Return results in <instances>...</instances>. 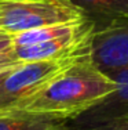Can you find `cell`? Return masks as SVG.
<instances>
[{
	"label": "cell",
	"mask_w": 128,
	"mask_h": 130,
	"mask_svg": "<svg viewBox=\"0 0 128 130\" xmlns=\"http://www.w3.org/2000/svg\"><path fill=\"white\" fill-rule=\"evenodd\" d=\"M15 68H17V67H15ZM11 71H13V69H11ZM7 73H8V72H6V73H0V80H2L3 78H4V76L7 75Z\"/></svg>",
	"instance_id": "obj_13"
},
{
	"label": "cell",
	"mask_w": 128,
	"mask_h": 130,
	"mask_svg": "<svg viewBox=\"0 0 128 130\" xmlns=\"http://www.w3.org/2000/svg\"><path fill=\"white\" fill-rule=\"evenodd\" d=\"M83 18L70 0H0V29L13 35Z\"/></svg>",
	"instance_id": "obj_2"
},
{
	"label": "cell",
	"mask_w": 128,
	"mask_h": 130,
	"mask_svg": "<svg viewBox=\"0 0 128 130\" xmlns=\"http://www.w3.org/2000/svg\"><path fill=\"white\" fill-rule=\"evenodd\" d=\"M68 120L57 116L28 111L0 112V130H59Z\"/></svg>",
	"instance_id": "obj_7"
},
{
	"label": "cell",
	"mask_w": 128,
	"mask_h": 130,
	"mask_svg": "<svg viewBox=\"0 0 128 130\" xmlns=\"http://www.w3.org/2000/svg\"><path fill=\"white\" fill-rule=\"evenodd\" d=\"M59 130H77V129H73V127H69L68 125H65V126H63V127H61Z\"/></svg>",
	"instance_id": "obj_12"
},
{
	"label": "cell",
	"mask_w": 128,
	"mask_h": 130,
	"mask_svg": "<svg viewBox=\"0 0 128 130\" xmlns=\"http://www.w3.org/2000/svg\"><path fill=\"white\" fill-rule=\"evenodd\" d=\"M106 75L117 85L116 90L85 112L68 120L69 127L91 130L128 113V68L110 71Z\"/></svg>",
	"instance_id": "obj_4"
},
{
	"label": "cell",
	"mask_w": 128,
	"mask_h": 130,
	"mask_svg": "<svg viewBox=\"0 0 128 130\" xmlns=\"http://www.w3.org/2000/svg\"><path fill=\"white\" fill-rule=\"evenodd\" d=\"M85 21H87V18H83V20L76 21V22L51 25V26H44V28H39V29L15 33L13 46H32V44H37V43H43V42H47V40L59 38V36H63V35H68V33H72L74 30H77L79 28H81Z\"/></svg>",
	"instance_id": "obj_8"
},
{
	"label": "cell",
	"mask_w": 128,
	"mask_h": 130,
	"mask_svg": "<svg viewBox=\"0 0 128 130\" xmlns=\"http://www.w3.org/2000/svg\"><path fill=\"white\" fill-rule=\"evenodd\" d=\"M88 53L19 64L0 80V112L15 109Z\"/></svg>",
	"instance_id": "obj_3"
},
{
	"label": "cell",
	"mask_w": 128,
	"mask_h": 130,
	"mask_svg": "<svg viewBox=\"0 0 128 130\" xmlns=\"http://www.w3.org/2000/svg\"><path fill=\"white\" fill-rule=\"evenodd\" d=\"M94 25V32L128 18V0H70Z\"/></svg>",
	"instance_id": "obj_6"
},
{
	"label": "cell",
	"mask_w": 128,
	"mask_h": 130,
	"mask_svg": "<svg viewBox=\"0 0 128 130\" xmlns=\"http://www.w3.org/2000/svg\"><path fill=\"white\" fill-rule=\"evenodd\" d=\"M91 130H128V113Z\"/></svg>",
	"instance_id": "obj_10"
},
{
	"label": "cell",
	"mask_w": 128,
	"mask_h": 130,
	"mask_svg": "<svg viewBox=\"0 0 128 130\" xmlns=\"http://www.w3.org/2000/svg\"><path fill=\"white\" fill-rule=\"evenodd\" d=\"M14 43V35L10 32H6V30L0 29V53L8 50V48L13 46Z\"/></svg>",
	"instance_id": "obj_11"
},
{
	"label": "cell",
	"mask_w": 128,
	"mask_h": 130,
	"mask_svg": "<svg viewBox=\"0 0 128 130\" xmlns=\"http://www.w3.org/2000/svg\"><path fill=\"white\" fill-rule=\"evenodd\" d=\"M91 58L105 73L128 68V18L94 33Z\"/></svg>",
	"instance_id": "obj_5"
},
{
	"label": "cell",
	"mask_w": 128,
	"mask_h": 130,
	"mask_svg": "<svg viewBox=\"0 0 128 130\" xmlns=\"http://www.w3.org/2000/svg\"><path fill=\"white\" fill-rule=\"evenodd\" d=\"M116 87L117 85L94 64L88 53L15 109L70 120L100 103Z\"/></svg>",
	"instance_id": "obj_1"
},
{
	"label": "cell",
	"mask_w": 128,
	"mask_h": 130,
	"mask_svg": "<svg viewBox=\"0 0 128 130\" xmlns=\"http://www.w3.org/2000/svg\"><path fill=\"white\" fill-rule=\"evenodd\" d=\"M21 62H18L15 60L13 50L11 47L8 50H4L0 53V73H6V72H10L11 69H14L15 67H18Z\"/></svg>",
	"instance_id": "obj_9"
}]
</instances>
